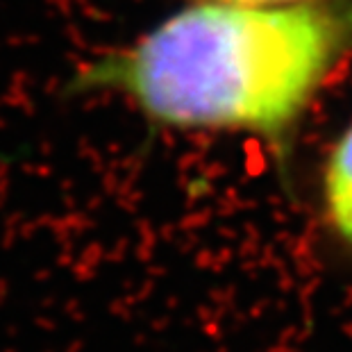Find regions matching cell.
<instances>
[{
  "instance_id": "obj_1",
  "label": "cell",
  "mask_w": 352,
  "mask_h": 352,
  "mask_svg": "<svg viewBox=\"0 0 352 352\" xmlns=\"http://www.w3.org/2000/svg\"><path fill=\"white\" fill-rule=\"evenodd\" d=\"M352 48V0H193L91 59L76 91L114 94L155 125L280 141Z\"/></svg>"
},
{
  "instance_id": "obj_2",
  "label": "cell",
  "mask_w": 352,
  "mask_h": 352,
  "mask_svg": "<svg viewBox=\"0 0 352 352\" xmlns=\"http://www.w3.org/2000/svg\"><path fill=\"white\" fill-rule=\"evenodd\" d=\"M323 212L336 239L352 250V121L325 160Z\"/></svg>"
},
{
  "instance_id": "obj_3",
  "label": "cell",
  "mask_w": 352,
  "mask_h": 352,
  "mask_svg": "<svg viewBox=\"0 0 352 352\" xmlns=\"http://www.w3.org/2000/svg\"><path fill=\"white\" fill-rule=\"evenodd\" d=\"M209 3H232V5H291L307 0H209Z\"/></svg>"
}]
</instances>
